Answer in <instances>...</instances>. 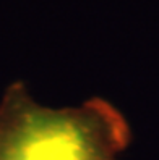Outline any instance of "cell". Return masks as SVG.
<instances>
[{"label":"cell","mask_w":159,"mask_h":160,"mask_svg":"<svg viewBox=\"0 0 159 160\" xmlns=\"http://www.w3.org/2000/svg\"><path fill=\"white\" fill-rule=\"evenodd\" d=\"M130 144L127 117L104 97L49 107L21 79L0 97V160H120Z\"/></svg>","instance_id":"1"}]
</instances>
